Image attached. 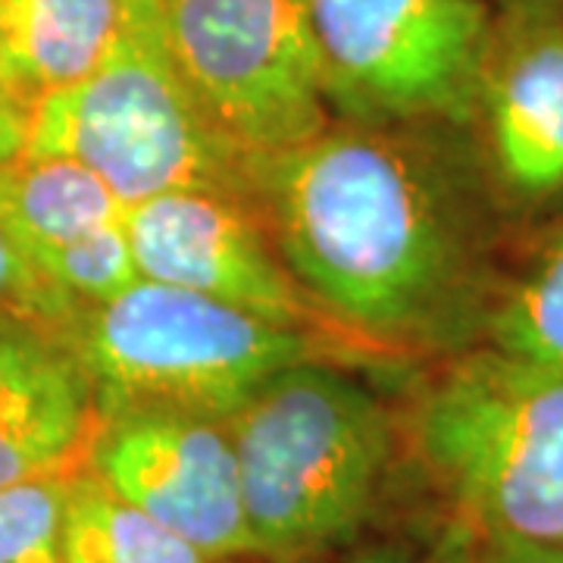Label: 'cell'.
I'll return each instance as SVG.
<instances>
[{
    "label": "cell",
    "mask_w": 563,
    "mask_h": 563,
    "mask_svg": "<svg viewBox=\"0 0 563 563\" xmlns=\"http://www.w3.org/2000/svg\"><path fill=\"white\" fill-rule=\"evenodd\" d=\"M98 429V391L66 329L0 310V488L73 476Z\"/></svg>",
    "instance_id": "10"
},
{
    "label": "cell",
    "mask_w": 563,
    "mask_h": 563,
    "mask_svg": "<svg viewBox=\"0 0 563 563\" xmlns=\"http://www.w3.org/2000/svg\"><path fill=\"white\" fill-rule=\"evenodd\" d=\"M410 432L476 536L563 548V369L476 347L422 391Z\"/></svg>",
    "instance_id": "3"
},
{
    "label": "cell",
    "mask_w": 563,
    "mask_h": 563,
    "mask_svg": "<svg viewBox=\"0 0 563 563\" xmlns=\"http://www.w3.org/2000/svg\"><path fill=\"white\" fill-rule=\"evenodd\" d=\"M125 203L95 173L57 157H22L0 169V229L22 254L79 242L122 220Z\"/></svg>",
    "instance_id": "13"
},
{
    "label": "cell",
    "mask_w": 563,
    "mask_h": 563,
    "mask_svg": "<svg viewBox=\"0 0 563 563\" xmlns=\"http://www.w3.org/2000/svg\"><path fill=\"white\" fill-rule=\"evenodd\" d=\"M63 554L66 563H213L88 466L76 470L66 485Z\"/></svg>",
    "instance_id": "14"
},
{
    "label": "cell",
    "mask_w": 563,
    "mask_h": 563,
    "mask_svg": "<svg viewBox=\"0 0 563 563\" xmlns=\"http://www.w3.org/2000/svg\"><path fill=\"white\" fill-rule=\"evenodd\" d=\"M69 476L0 488V563H66L63 510Z\"/></svg>",
    "instance_id": "17"
},
{
    "label": "cell",
    "mask_w": 563,
    "mask_h": 563,
    "mask_svg": "<svg viewBox=\"0 0 563 563\" xmlns=\"http://www.w3.org/2000/svg\"><path fill=\"white\" fill-rule=\"evenodd\" d=\"M347 563H404L401 558H395V554H385V551H369V554H361V558H354V561Z\"/></svg>",
    "instance_id": "22"
},
{
    "label": "cell",
    "mask_w": 563,
    "mask_h": 563,
    "mask_svg": "<svg viewBox=\"0 0 563 563\" xmlns=\"http://www.w3.org/2000/svg\"><path fill=\"white\" fill-rule=\"evenodd\" d=\"M161 22L181 79L247 161L295 151L335 122L307 0H169Z\"/></svg>",
    "instance_id": "7"
},
{
    "label": "cell",
    "mask_w": 563,
    "mask_h": 563,
    "mask_svg": "<svg viewBox=\"0 0 563 563\" xmlns=\"http://www.w3.org/2000/svg\"><path fill=\"white\" fill-rule=\"evenodd\" d=\"M435 129L335 120L251 161V201L303 295L385 347L442 342L476 282L470 201Z\"/></svg>",
    "instance_id": "1"
},
{
    "label": "cell",
    "mask_w": 563,
    "mask_h": 563,
    "mask_svg": "<svg viewBox=\"0 0 563 563\" xmlns=\"http://www.w3.org/2000/svg\"><path fill=\"white\" fill-rule=\"evenodd\" d=\"M161 16L139 13L88 79L32 107L25 157L79 163L125 207L191 188L251 201V161L181 79Z\"/></svg>",
    "instance_id": "5"
},
{
    "label": "cell",
    "mask_w": 563,
    "mask_h": 563,
    "mask_svg": "<svg viewBox=\"0 0 563 563\" xmlns=\"http://www.w3.org/2000/svg\"><path fill=\"white\" fill-rule=\"evenodd\" d=\"M498 13H536V10H554L563 0H495Z\"/></svg>",
    "instance_id": "21"
},
{
    "label": "cell",
    "mask_w": 563,
    "mask_h": 563,
    "mask_svg": "<svg viewBox=\"0 0 563 563\" xmlns=\"http://www.w3.org/2000/svg\"><path fill=\"white\" fill-rule=\"evenodd\" d=\"M63 329L95 383L101 420L141 407L229 420L282 369L329 354L313 332L147 279Z\"/></svg>",
    "instance_id": "4"
},
{
    "label": "cell",
    "mask_w": 563,
    "mask_h": 563,
    "mask_svg": "<svg viewBox=\"0 0 563 563\" xmlns=\"http://www.w3.org/2000/svg\"><path fill=\"white\" fill-rule=\"evenodd\" d=\"M488 339L514 357L563 369V225L488 313Z\"/></svg>",
    "instance_id": "15"
},
{
    "label": "cell",
    "mask_w": 563,
    "mask_h": 563,
    "mask_svg": "<svg viewBox=\"0 0 563 563\" xmlns=\"http://www.w3.org/2000/svg\"><path fill=\"white\" fill-rule=\"evenodd\" d=\"M476 120L510 191H563V7L498 13Z\"/></svg>",
    "instance_id": "11"
},
{
    "label": "cell",
    "mask_w": 563,
    "mask_h": 563,
    "mask_svg": "<svg viewBox=\"0 0 563 563\" xmlns=\"http://www.w3.org/2000/svg\"><path fill=\"white\" fill-rule=\"evenodd\" d=\"M483 563H563V548L532 542H488Z\"/></svg>",
    "instance_id": "20"
},
{
    "label": "cell",
    "mask_w": 563,
    "mask_h": 563,
    "mask_svg": "<svg viewBox=\"0 0 563 563\" xmlns=\"http://www.w3.org/2000/svg\"><path fill=\"white\" fill-rule=\"evenodd\" d=\"M85 466L213 563L257 554L229 422L185 410L103 417Z\"/></svg>",
    "instance_id": "8"
},
{
    "label": "cell",
    "mask_w": 563,
    "mask_h": 563,
    "mask_svg": "<svg viewBox=\"0 0 563 563\" xmlns=\"http://www.w3.org/2000/svg\"><path fill=\"white\" fill-rule=\"evenodd\" d=\"M35 269L73 307V317L85 307H98L117 298L141 279L122 220L103 225L79 242L41 254Z\"/></svg>",
    "instance_id": "16"
},
{
    "label": "cell",
    "mask_w": 563,
    "mask_h": 563,
    "mask_svg": "<svg viewBox=\"0 0 563 563\" xmlns=\"http://www.w3.org/2000/svg\"><path fill=\"white\" fill-rule=\"evenodd\" d=\"M32 129V107L0 88V169L25 157Z\"/></svg>",
    "instance_id": "19"
},
{
    "label": "cell",
    "mask_w": 563,
    "mask_h": 563,
    "mask_svg": "<svg viewBox=\"0 0 563 563\" xmlns=\"http://www.w3.org/2000/svg\"><path fill=\"white\" fill-rule=\"evenodd\" d=\"M0 310L29 313L38 320L66 325L73 320V307L47 285L32 261L22 254L10 235L0 229Z\"/></svg>",
    "instance_id": "18"
},
{
    "label": "cell",
    "mask_w": 563,
    "mask_h": 563,
    "mask_svg": "<svg viewBox=\"0 0 563 563\" xmlns=\"http://www.w3.org/2000/svg\"><path fill=\"white\" fill-rule=\"evenodd\" d=\"M132 0H3L0 88L25 107L88 79L120 44Z\"/></svg>",
    "instance_id": "12"
},
{
    "label": "cell",
    "mask_w": 563,
    "mask_h": 563,
    "mask_svg": "<svg viewBox=\"0 0 563 563\" xmlns=\"http://www.w3.org/2000/svg\"><path fill=\"white\" fill-rule=\"evenodd\" d=\"M166 3H169V0H132V7H135L139 13H154V16H161Z\"/></svg>",
    "instance_id": "23"
},
{
    "label": "cell",
    "mask_w": 563,
    "mask_h": 563,
    "mask_svg": "<svg viewBox=\"0 0 563 563\" xmlns=\"http://www.w3.org/2000/svg\"><path fill=\"white\" fill-rule=\"evenodd\" d=\"M225 422L257 558L303 561L361 532L391 457V420L347 369L295 363Z\"/></svg>",
    "instance_id": "2"
},
{
    "label": "cell",
    "mask_w": 563,
    "mask_h": 563,
    "mask_svg": "<svg viewBox=\"0 0 563 563\" xmlns=\"http://www.w3.org/2000/svg\"><path fill=\"white\" fill-rule=\"evenodd\" d=\"M0 7H3V0H0Z\"/></svg>",
    "instance_id": "24"
},
{
    "label": "cell",
    "mask_w": 563,
    "mask_h": 563,
    "mask_svg": "<svg viewBox=\"0 0 563 563\" xmlns=\"http://www.w3.org/2000/svg\"><path fill=\"white\" fill-rule=\"evenodd\" d=\"M122 222L141 279L198 291L301 332L322 320L247 198L169 191L129 203Z\"/></svg>",
    "instance_id": "9"
},
{
    "label": "cell",
    "mask_w": 563,
    "mask_h": 563,
    "mask_svg": "<svg viewBox=\"0 0 563 563\" xmlns=\"http://www.w3.org/2000/svg\"><path fill=\"white\" fill-rule=\"evenodd\" d=\"M335 120L466 125L498 20L488 0H307Z\"/></svg>",
    "instance_id": "6"
},
{
    "label": "cell",
    "mask_w": 563,
    "mask_h": 563,
    "mask_svg": "<svg viewBox=\"0 0 563 563\" xmlns=\"http://www.w3.org/2000/svg\"><path fill=\"white\" fill-rule=\"evenodd\" d=\"M229 563H239V561H229Z\"/></svg>",
    "instance_id": "25"
}]
</instances>
